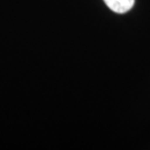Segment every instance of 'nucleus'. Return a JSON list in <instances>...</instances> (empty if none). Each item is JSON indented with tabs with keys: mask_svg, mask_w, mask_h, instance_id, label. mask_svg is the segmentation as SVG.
I'll return each instance as SVG.
<instances>
[{
	"mask_svg": "<svg viewBox=\"0 0 150 150\" xmlns=\"http://www.w3.org/2000/svg\"><path fill=\"white\" fill-rule=\"evenodd\" d=\"M109 9L117 13L128 12L134 5V0H103Z\"/></svg>",
	"mask_w": 150,
	"mask_h": 150,
	"instance_id": "obj_1",
	"label": "nucleus"
}]
</instances>
